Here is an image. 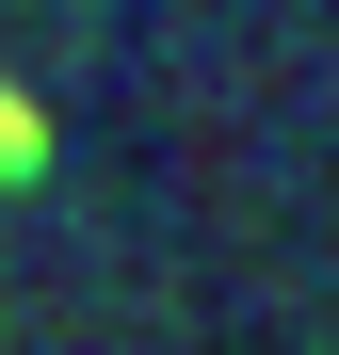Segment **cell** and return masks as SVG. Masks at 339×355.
Instances as JSON below:
<instances>
[{"instance_id": "obj_1", "label": "cell", "mask_w": 339, "mask_h": 355, "mask_svg": "<svg viewBox=\"0 0 339 355\" xmlns=\"http://www.w3.org/2000/svg\"><path fill=\"white\" fill-rule=\"evenodd\" d=\"M49 146H65V130H49V97L0 65V194H49Z\"/></svg>"}]
</instances>
